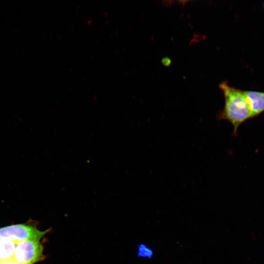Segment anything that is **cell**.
<instances>
[{"label": "cell", "mask_w": 264, "mask_h": 264, "mask_svg": "<svg viewBox=\"0 0 264 264\" xmlns=\"http://www.w3.org/2000/svg\"><path fill=\"white\" fill-rule=\"evenodd\" d=\"M137 255L142 258L151 259L154 255V251L148 245L140 243L137 247Z\"/></svg>", "instance_id": "6"}, {"label": "cell", "mask_w": 264, "mask_h": 264, "mask_svg": "<svg viewBox=\"0 0 264 264\" xmlns=\"http://www.w3.org/2000/svg\"><path fill=\"white\" fill-rule=\"evenodd\" d=\"M10 261L1 262H0V264H9V262Z\"/></svg>", "instance_id": "8"}, {"label": "cell", "mask_w": 264, "mask_h": 264, "mask_svg": "<svg viewBox=\"0 0 264 264\" xmlns=\"http://www.w3.org/2000/svg\"><path fill=\"white\" fill-rule=\"evenodd\" d=\"M219 87L224 95V105L217 117L229 122L235 136L240 126L251 118L250 109L242 90L230 86L226 82L221 83Z\"/></svg>", "instance_id": "1"}, {"label": "cell", "mask_w": 264, "mask_h": 264, "mask_svg": "<svg viewBox=\"0 0 264 264\" xmlns=\"http://www.w3.org/2000/svg\"><path fill=\"white\" fill-rule=\"evenodd\" d=\"M44 258L39 241H22L16 243L13 259L22 264H33Z\"/></svg>", "instance_id": "3"}, {"label": "cell", "mask_w": 264, "mask_h": 264, "mask_svg": "<svg viewBox=\"0 0 264 264\" xmlns=\"http://www.w3.org/2000/svg\"><path fill=\"white\" fill-rule=\"evenodd\" d=\"M17 243L12 240L0 239V262L13 259Z\"/></svg>", "instance_id": "5"}, {"label": "cell", "mask_w": 264, "mask_h": 264, "mask_svg": "<svg viewBox=\"0 0 264 264\" xmlns=\"http://www.w3.org/2000/svg\"><path fill=\"white\" fill-rule=\"evenodd\" d=\"M9 264H22L18 263L16 262L14 259H12L9 261Z\"/></svg>", "instance_id": "7"}, {"label": "cell", "mask_w": 264, "mask_h": 264, "mask_svg": "<svg viewBox=\"0 0 264 264\" xmlns=\"http://www.w3.org/2000/svg\"><path fill=\"white\" fill-rule=\"evenodd\" d=\"M249 105L251 118L264 112V92L253 90L243 91Z\"/></svg>", "instance_id": "4"}, {"label": "cell", "mask_w": 264, "mask_h": 264, "mask_svg": "<svg viewBox=\"0 0 264 264\" xmlns=\"http://www.w3.org/2000/svg\"><path fill=\"white\" fill-rule=\"evenodd\" d=\"M48 230L41 231L35 227L23 224L11 225L0 228V239L13 241H39Z\"/></svg>", "instance_id": "2"}]
</instances>
